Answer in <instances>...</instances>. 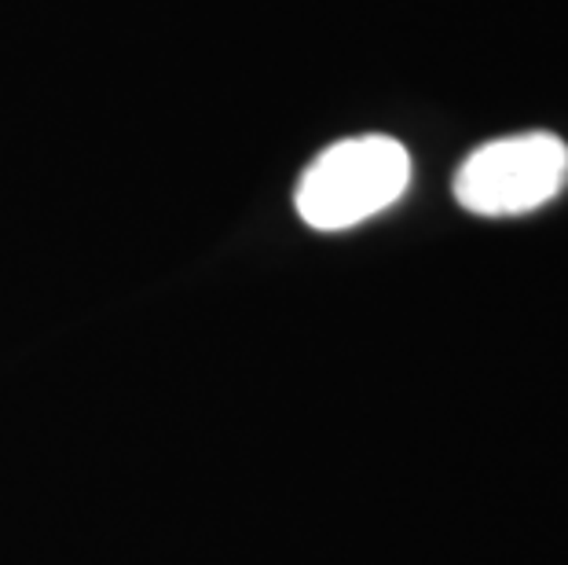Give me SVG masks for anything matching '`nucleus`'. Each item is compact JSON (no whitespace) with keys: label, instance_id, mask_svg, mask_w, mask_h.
Listing matches in <instances>:
<instances>
[{"label":"nucleus","instance_id":"obj_1","mask_svg":"<svg viewBox=\"0 0 568 565\" xmlns=\"http://www.w3.org/2000/svg\"><path fill=\"white\" fill-rule=\"evenodd\" d=\"M410 184V154L393 137H353L326 148L297 184V213L316 232H345L389 210Z\"/></svg>","mask_w":568,"mask_h":565},{"label":"nucleus","instance_id":"obj_2","mask_svg":"<svg viewBox=\"0 0 568 565\" xmlns=\"http://www.w3.org/2000/svg\"><path fill=\"white\" fill-rule=\"evenodd\" d=\"M568 184V143L554 132L491 140L455 176L458 206L477 218H517L558 199Z\"/></svg>","mask_w":568,"mask_h":565}]
</instances>
